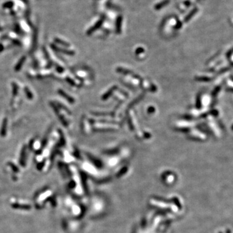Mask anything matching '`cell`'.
<instances>
[{
	"instance_id": "obj_1",
	"label": "cell",
	"mask_w": 233,
	"mask_h": 233,
	"mask_svg": "<svg viewBox=\"0 0 233 233\" xmlns=\"http://www.w3.org/2000/svg\"><path fill=\"white\" fill-rule=\"evenodd\" d=\"M7 119L5 118L3 119V123H2V126L1 128V131H0V134L2 137H5L7 134Z\"/></svg>"
},
{
	"instance_id": "obj_2",
	"label": "cell",
	"mask_w": 233,
	"mask_h": 233,
	"mask_svg": "<svg viewBox=\"0 0 233 233\" xmlns=\"http://www.w3.org/2000/svg\"><path fill=\"white\" fill-rule=\"evenodd\" d=\"M25 60H26V57H25V56H23V57H21V59H20V60L18 61V64H16V65L15 67H14V70H15L16 71H20V69H21V67H22L23 64H24V62H25Z\"/></svg>"
},
{
	"instance_id": "obj_3",
	"label": "cell",
	"mask_w": 233,
	"mask_h": 233,
	"mask_svg": "<svg viewBox=\"0 0 233 233\" xmlns=\"http://www.w3.org/2000/svg\"><path fill=\"white\" fill-rule=\"evenodd\" d=\"M51 47H52V49L54 50V51H58V52H63V53L67 54H74V52H72V51H67V50L60 49V48H58V47H57V46H55L54 45H53V44L51 45Z\"/></svg>"
},
{
	"instance_id": "obj_4",
	"label": "cell",
	"mask_w": 233,
	"mask_h": 233,
	"mask_svg": "<svg viewBox=\"0 0 233 233\" xmlns=\"http://www.w3.org/2000/svg\"><path fill=\"white\" fill-rule=\"evenodd\" d=\"M58 93H59L60 95H61V96H62L63 97L65 98V99H67V100L69 102H74L73 99V98H71L70 96H69V95H68L67 94V93H65V92H64L63 90H62V89H58Z\"/></svg>"
},
{
	"instance_id": "obj_5",
	"label": "cell",
	"mask_w": 233,
	"mask_h": 233,
	"mask_svg": "<svg viewBox=\"0 0 233 233\" xmlns=\"http://www.w3.org/2000/svg\"><path fill=\"white\" fill-rule=\"evenodd\" d=\"M25 153H26V146H23V147L22 150H21V157H20V163L23 165H24V159H25Z\"/></svg>"
},
{
	"instance_id": "obj_6",
	"label": "cell",
	"mask_w": 233,
	"mask_h": 233,
	"mask_svg": "<svg viewBox=\"0 0 233 233\" xmlns=\"http://www.w3.org/2000/svg\"><path fill=\"white\" fill-rule=\"evenodd\" d=\"M12 86L13 96H16L18 94V85L16 83H14V82H13V83L12 84Z\"/></svg>"
},
{
	"instance_id": "obj_7",
	"label": "cell",
	"mask_w": 233,
	"mask_h": 233,
	"mask_svg": "<svg viewBox=\"0 0 233 233\" xmlns=\"http://www.w3.org/2000/svg\"><path fill=\"white\" fill-rule=\"evenodd\" d=\"M24 90L25 92V94L26 95H27V98H28L29 99H30V100H32L33 98V94H32V93H31V91L29 90V89L27 87H25V88H24Z\"/></svg>"
},
{
	"instance_id": "obj_8",
	"label": "cell",
	"mask_w": 233,
	"mask_h": 233,
	"mask_svg": "<svg viewBox=\"0 0 233 233\" xmlns=\"http://www.w3.org/2000/svg\"><path fill=\"white\" fill-rule=\"evenodd\" d=\"M55 41H56V42L59 43V44H62V45H65V46H69V44H66V43H65V42H63V41H61V40H60L59 39H56Z\"/></svg>"
},
{
	"instance_id": "obj_9",
	"label": "cell",
	"mask_w": 233,
	"mask_h": 233,
	"mask_svg": "<svg viewBox=\"0 0 233 233\" xmlns=\"http://www.w3.org/2000/svg\"><path fill=\"white\" fill-rule=\"evenodd\" d=\"M56 69H57V70L59 73H62V71H64V69H63L62 67H61L60 66H59V65H56Z\"/></svg>"
},
{
	"instance_id": "obj_10",
	"label": "cell",
	"mask_w": 233,
	"mask_h": 233,
	"mask_svg": "<svg viewBox=\"0 0 233 233\" xmlns=\"http://www.w3.org/2000/svg\"><path fill=\"white\" fill-rule=\"evenodd\" d=\"M67 81H68V82H70V84H74V82H73V81H72L71 80V79H70V78H67Z\"/></svg>"
}]
</instances>
